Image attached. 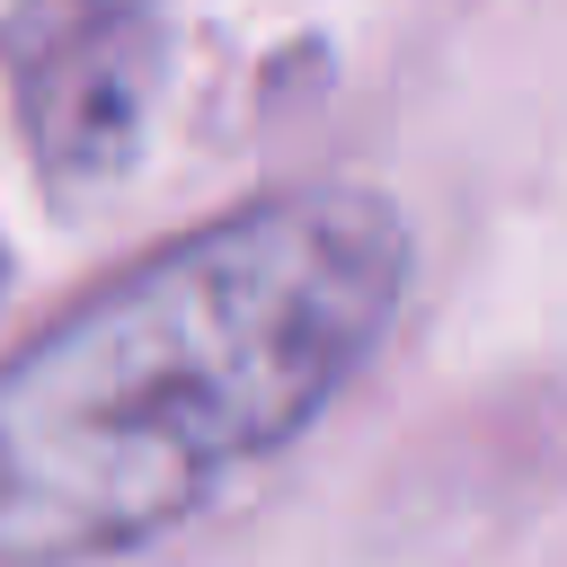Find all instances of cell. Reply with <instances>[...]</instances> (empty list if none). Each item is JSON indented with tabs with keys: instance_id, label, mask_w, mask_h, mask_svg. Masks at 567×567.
Here are the masks:
<instances>
[{
	"instance_id": "obj_1",
	"label": "cell",
	"mask_w": 567,
	"mask_h": 567,
	"mask_svg": "<svg viewBox=\"0 0 567 567\" xmlns=\"http://www.w3.org/2000/svg\"><path fill=\"white\" fill-rule=\"evenodd\" d=\"M408 230L363 186L248 204L0 363V567H89L204 514L381 346Z\"/></svg>"
},
{
	"instance_id": "obj_2",
	"label": "cell",
	"mask_w": 567,
	"mask_h": 567,
	"mask_svg": "<svg viewBox=\"0 0 567 567\" xmlns=\"http://www.w3.org/2000/svg\"><path fill=\"white\" fill-rule=\"evenodd\" d=\"M0 62L44 186L89 195L142 151L168 71V27L159 0H27L0 27Z\"/></svg>"
}]
</instances>
